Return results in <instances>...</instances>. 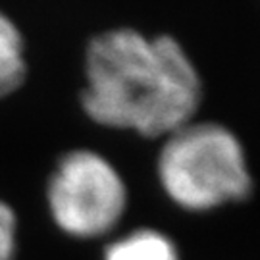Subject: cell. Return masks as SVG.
<instances>
[{
	"mask_svg": "<svg viewBox=\"0 0 260 260\" xmlns=\"http://www.w3.org/2000/svg\"><path fill=\"white\" fill-rule=\"evenodd\" d=\"M27 43L23 31L0 10V101L18 93L27 81Z\"/></svg>",
	"mask_w": 260,
	"mask_h": 260,
	"instance_id": "cell-4",
	"label": "cell"
},
{
	"mask_svg": "<svg viewBox=\"0 0 260 260\" xmlns=\"http://www.w3.org/2000/svg\"><path fill=\"white\" fill-rule=\"evenodd\" d=\"M54 222L75 237H101L120 222L127 189L110 160L89 149L66 152L48 179Z\"/></svg>",
	"mask_w": 260,
	"mask_h": 260,
	"instance_id": "cell-3",
	"label": "cell"
},
{
	"mask_svg": "<svg viewBox=\"0 0 260 260\" xmlns=\"http://www.w3.org/2000/svg\"><path fill=\"white\" fill-rule=\"evenodd\" d=\"M16 254V214L0 201V260H14Z\"/></svg>",
	"mask_w": 260,
	"mask_h": 260,
	"instance_id": "cell-6",
	"label": "cell"
},
{
	"mask_svg": "<svg viewBox=\"0 0 260 260\" xmlns=\"http://www.w3.org/2000/svg\"><path fill=\"white\" fill-rule=\"evenodd\" d=\"M104 260H179L174 243L164 233L139 230L112 243Z\"/></svg>",
	"mask_w": 260,
	"mask_h": 260,
	"instance_id": "cell-5",
	"label": "cell"
},
{
	"mask_svg": "<svg viewBox=\"0 0 260 260\" xmlns=\"http://www.w3.org/2000/svg\"><path fill=\"white\" fill-rule=\"evenodd\" d=\"M156 172L166 195L205 212L251 195L252 177L239 137L218 121H189L164 137Z\"/></svg>",
	"mask_w": 260,
	"mask_h": 260,
	"instance_id": "cell-2",
	"label": "cell"
},
{
	"mask_svg": "<svg viewBox=\"0 0 260 260\" xmlns=\"http://www.w3.org/2000/svg\"><path fill=\"white\" fill-rule=\"evenodd\" d=\"M203 96V75L174 35L110 27L85 47L79 104L103 127L164 139L195 120Z\"/></svg>",
	"mask_w": 260,
	"mask_h": 260,
	"instance_id": "cell-1",
	"label": "cell"
}]
</instances>
